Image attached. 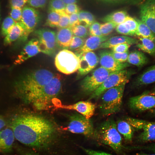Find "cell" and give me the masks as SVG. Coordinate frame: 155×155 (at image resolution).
I'll return each instance as SVG.
<instances>
[{
    "mask_svg": "<svg viewBox=\"0 0 155 155\" xmlns=\"http://www.w3.org/2000/svg\"><path fill=\"white\" fill-rule=\"evenodd\" d=\"M10 126L17 140L35 149L46 148L55 135L53 124L38 115L26 114L17 116L12 119Z\"/></svg>",
    "mask_w": 155,
    "mask_h": 155,
    "instance_id": "cell-1",
    "label": "cell"
},
{
    "mask_svg": "<svg viewBox=\"0 0 155 155\" xmlns=\"http://www.w3.org/2000/svg\"><path fill=\"white\" fill-rule=\"evenodd\" d=\"M54 75L46 69L35 70L16 82L14 85L15 92L23 101L30 104L35 95L50 81Z\"/></svg>",
    "mask_w": 155,
    "mask_h": 155,
    "instance_id": "cell-2",
    "label": "cell"
},
{
    "mask_svg": "<svg viewBox=\"0 0 155 155\" xmlns=\"http://www.w3.org/2000/svg\"><path fill=\"white\" fill-rule=\"evenodd\" d=\"M94 137L117 152H119L122 149L121 136L117 129L116 123L112 119L100 124L94 130Z\"/></svg>",
    "mask_w": 155,
    "mask_h": 155,
    "instance_id": "cell-3",
    "label": "cell"
},
{
    "mask_svg": "<svg viewBox=\"0 0 155 155\" xmlns=\"http://www.w3.org/2000/svg\"><path fill=\"white\" fill-rule=\"evenodd\" d=\"M60 77L55 75L50 81L35 95L30 104L38 110H44L53 107L52 101L59 94L61 88Z\"/></svg>",
    "mask_w": 155,
    "mask_h": 155,
    "instance_id": "cell-4",
    "label": "cell"
},
{
    "mask_svg": "<svg viewBox=\"0 0 155 155\" xmlns=\"http://www.w3.org/2000/svg\"><path fill=\"white\" fill-rule=\"evenodd\" d=\"M127 82L110 88L100 96L99 108L104 115L116 113L120 110L122 105L124 89Z\"/></svg>",
    "mask_w": 155,
    "mask_h": 155,
    "instance_id": "cell-5",
    "label": "cell"
},
{
    "mask_svg": "<svg viewBox=\"0 0 155 155\" xmlns=\"http://www.w3.org/2000/svg\"><path fill=\"white\" fill-rule=\"evenodd\" d=\"M132 73L125 69L111 72L101 85L90 95L89 99L98 98L107 90L123 83L128 82Z\"/></svg>",
    "mask_w": 155,
    "mask_h": 155,
    "instance_id": "cell-6",
    "label": "cell"
},
{
    "mask_svg": "<svg viewBox=\"0 0 155 155\" xmlns=\"http://www.w3.org/2000/svg\"><path fill=\"white\" fill-rule=\"evenodd\" d=\"M79 58L71 51L63 49L56 55L55 65L57 70L65 74H70L78 70L80 65Z\"/></svg>",
    "mask_w": 155,
    "mask_h": 155,
    "instance_id": "cell-7",
    "label": "cell"
},
{
    "mask_svg": "<svg viewBox=\"0 0 155 155\" xmlns=\"http://www.w3.org/2000/svg\"><path fill=\"white\" fill-rule=\"evenodd\" d=\"M111 72L101 66L94 70L82 81L81 87L82 91L86 94L91 95Z\"/></svg>",
    "mask_w": 155,
    "mask_h": 155,
    "instance_id": "cell-8",
    "label": "cell"
},
{
    "mask_svg": "<svg viewBox=\"0 0 155 155\" xmlns=\"http://www.w3.org/2000/svg\"><path fill=\"white\" fill-rule=\"evenodd\" d=\"M66 129L73 133L82 134L88 137H94V130L92 121L82 115H71Z\"/></svg>",
    "mask_w": 155,
    "mask_h": 155,
    "instance_id": "cell-9",
    "label": "cell"
},
{
    "mask_svg": "<svg viewBox=\"0 0 155 155\" xmlns=\"http://www.w3.org/2000/svg\"><path fill=\"white\" fill-rule=\"evenodd\" d=\"M40 20L38 11L30 6H25L22 10L21 18L19 23L24 32L20 39L22 41L26 40L29 34L33 31Z\"/></svg>",
    "mask_w": 155,
    "mask_h": 155,
    "instance_id": "cell-10",
    "label": "cell"
},
{
    "mask_svg": "<svg viewBox=\"0 0 155 155\" xmlns=\"http://www.w3.org/2000/svg\"><path fill=\"white\" fill-rule=\"evenodd\" d=\"M34 33L38 38L40 52L49 55L52 54L57 46L55 32L47 28H42L36 30Z\"/></svg>",
    "mask_w": 155,
    "mask_h": 155,
    "instance_id": "cell-11",
    "label": "cell"
},
{
    "mask_svg": "<svg viewBox=\"0 0 155 155\" xmlns=\"http://www.w3.org/2000/svg\"><path fill=\"white\" fill-rule=\"evenodd\" d=\"M129 106L132 110L137 111H143L155 107V96L145 92L137 96L130 98Z\"/></svg>",
    "mask_w": 155,
    "mask_h": 155,
    "instance_id": "cell-12",
    "label": "cell"
},
{
    "mask_svg": "<svg viewBox=\"0 0 155 155\" xmlns=\"http://www.w3.org/2000/svg\"><path fill=\"white\" fill-rule=\"evenodd\" d=\"M140 20L155 35V0H145L140 6Z\"/></svg>",
    "mask_w": 155,
    "mask_h": 155,
    "instance_id": "cell-13",
    "label": "cell"
},
{
    "mask_svg": "<svg viewBox=\"0 0 155 155\" xmlns=\"http://www.w3.org/2000/svg\"><path fill=\"white\" fill-rule=\"evenodd\" d=\"M78 77L84 76L91 71L98 64L99 59L94 52H85L80 56Z\"/></svg>",
    "mask_w": 155,
    "mask_h": 155,
    "instance_id": "cell-14",
    "label": "cell"
},
{
    "mask_svg": "<svg viewBox=\"0 0 155 155\" xmlns=\"http://www.w3.org/2000/svg\"><path fill=\"white\" fill-rule=\"evenodd\" d=\"M99 61L101 66L111 72L123 70L130 66L126 63H121L115 59L112 55L110 51L102 50L99 53Z\"/></svg>",
    "mask_w": 155,
    "mask_h": 155,
    "instance_id": "cell-15",
    "label": "cell"
},
{
    "mask_svg": "<svg viewBox=\"0 0 155 155\" xmlns=\"http://www.w3.org/2000/svg\"><path fill=\"white\" fill-rule=\"evenodd\" d=\"M39 44L38 39L36 38L31 39L25 45L18 55L14 64L16 65L20 64L40 52Z\"/></svg>",
    "mask_w": 155,
    "mask_h": 155,
    "instance_id": "cell-16",
    "label": "cell"
},
{
    "mask_svg": "<svg viewBox=\"0 0 155 155\" xmlns=\"http://www.w3.org/2000/svg\"><path fill=\"white\" fill-rule=\"evenodd\" d=\"M111 36H90L85 41L83 46L75 51L74 53L79 58L84 53L98 49L100 44L110 37Z\"/></svg>",
    "mask_w": 155,
    "mask_h": 155,
    "instance_id": "cell-17",
    "label": "cell"
},
{
    "mask_svg": "<svg viewBox=\"0 0 155 155\" xmlns=\"http://www.w3.org/2000/svg\"><path fill=\"white\" fill-rule=\"evenodd\" d=\"M15 137L11 129L0 131V153H7L12 149Z\"/></svg>",
    "mask_w": 155,
    "mask_h": 155,
    "instance_id": "cell-18",
    "label": "cell"
},
{
    "mask_svg": "<svg viewBox=\"0 0 155 155\" xmlns=\"http://www.w3.org/2000/svg\"><path fill=\"white\" fill-rule=\"evenodd\" d=\"M137 26L136 19L128 16L123 22L117 25L116 30L121 34L126 36L134 35Z\"/></svg>",
    "mask_w": 155,
    "mask_h": 155,
    "instance_id": "cell-19",
    "label": "cell"
},
{
    "mask_svg": "<svg viewBox=\"0 0 155 155\" xmlns=\"http://www.w3.org/2000/svg\"><path fill=\"white\" fill-rule=\"evenodd\" d=\"M73 36L69 28H59L56 34L57 46L61 49H69Z\"/></svg>",
    "mask_w": 155,
    "mask_h": 155,
    "instance_id": "cell-20",
    "label": "cell"
},
{
    "mask_svg": "<svg viewBox=\"0 0 155 155\" xmlns=\"http://www.w3.org/2000/svg\"><path fill=\"white\" fill-rule=\"evenodd\" d=\"M138 42L137 39L127 36H113L102 43L98 49L111 48L116 45L123 43H127L131 45L136 44Z\"/></svg>",
    "mask_w": 155,
    "mask_h": 155,
    "instance_id": "cell-21",
    "label": "cell"
},
{
    "mask_svg": "<svg viewBox=\"0 0 155 155\" xmlns=\"http://www.w3.org/2000/svg\"><path fill=\"white\" fill-rule=\"evenodd\" d=\"M140 129L142 130L139 137L141 140L147 142L155 140V122L142 120Z\"/></svg>",
    "mask_w": 155,
    "mask_h": 155,
    "instance_id": "cell-22",
    "label": "cell"
},
{
    "mask_svg": "<svg viewBox=\"0 0 155 155\" xmlns=\"http://www.w3.org/2000/svg\"><path fill=\"white\" fill-rule=\"evenodd\" d=\"M155 82V64L147 69L137 78L135 84L137 86H141Z\"/></svg>",
    "mask_w": 155,
    "mask_h": 155,
    "instance_id": "cell-23",
    "label": "cell"
},
{
    "mask_svg": "<svg viewBox=\"0 0 155 155\" xmlns=\"http://www.w3.org/2000/svg\"><path fill=\"white\" fill-rule=\"evenodd\" d=\"M24 30L19 22H16L9 33L5 36L3 41L5 45H7L22 37Z\"/></svg>",
    "mask_w": 155,
    "mask_h": 155,
    "instance_id": "cell-24",
    "label": "cell"
},
{
    "mask_svg": "<svg viewBox=\"0 0 155 155\" xmlns=\"http://www.w3.org/2000/svg\"><path fill=\"white\" fill-rule=\"evenodd\" d=\"M148 61V58L144 53L136 50L129 53L127 59L128 63L138 67L145 65Z\"/></svg>",
    "mask_w": 155,
    "mask_h": 155,
    "instance_id": "cell-25",
    "label": "cell"
},
{
    "mask_svg": "<svg viewBox=\"0 0 155 155\" xmlns=\"http://www.w3.org/2000/svg\"><path fill=\"white\" fill-rule=\"evenodd\" d=\"M117 129L123 136L127 142H130L132 139L134 129L126 121L119 120L116 123Z\"/></svg>",
    "mask_w": 155,
    "mask_h": 155,
    "instance_id": "cell-26",
    "label": "cell"
},
{
    "mask_svg": "<svg viewBox=\"0 0 155 155\" xmlns=\"http://www.w3.org/2000/svg\"><path fill=\"white\" fill-rule=\"evenodd\" d=\"M96 108L95 105L90 101H81L78 102L77 111L90 119L94 115Z\"/></svg>",
    "mask_w": 155,
    "mask_h": 155,
    "instance_id": "cell-27",
    "label": "cell"
},
{
    "mask_svg": "<svg viewBox=\"0 0 155 155\" xmlns=\"http://www.w3.org/2000/svg\"><path fill=\"white\" fill-rule=\"evenodd\" d=\"M128 16L125 11H117L105 16L101 20L104 22H111L118 25L123 22Z\"/></svg>",
    "mask_w": 155,
    "mask_h": 155,
    "instance_id": "cell-28",
    "label": "cell"
},
{
    "mask_svg": "<svg viewBox=\"0 0 155 155\" xmlns=\"http://www.w3.org/2000/svg\"><path fill=\"white\" fill-rule=\"evenodd\" d=\"M136 20L138 26L135 35L139 37L149 39L155 43V35L142 21L137 19Z\"/></svg>",
    "mask_w": 155,
    "mask_h": 155,
    "instance_id": "cell-29",
    "label": "cell"
},
{
    "mask_svg": "<svg viewBox=\"0 0 155 155\" xmlns=\"http://www.w3.org/2000/svg\"><path fill=\"white\" fill-rule=\"evenodd\" d=\"M139 39L136 46L143 52L151 55L155 56V43L146 38L139 37Z\"/></svg>",
    "mask_w": 155,
    "mask_h": 155,
    "instance_id": "cell-30",
    "label": "cell"
},
{
    "mask_svg": "<svg viewBox=\"0 0 155 155\" xmlns=\"http://www.w3.org/2000/svg\"><path fill=\"white\" fill-rule=\"evenodd\" d=\"M78 18L80 24L86 27H89L95 21L94 16L91 13L85 11H80L78 13Z\"/></svg>",
    "mask_w": 155,
    "mask_h": 155,
    "instance_id": "cell-31",
    "label": "cell"
},
{
    "mask_svg": "<svg viewBox=\"0 0 155 155\" xmlns=\"http://www.w3.org/2000/svg\"><path fill=\"white\" fill-rule=\"evenodd\" d=\"M59 13L54 11H49L45 25L50 27H57L60 18Z\"/></svg>",
    "mask_w": 155,
    "mask_h": 155,
    "instance_id": "cell-32",
    "label": "cell"
},
{
    "mask_svg": "<svg viewBox=\"0 0 155 155\" xmlns=\"http://www.w3.org/2000/svg\"><path fill=\"white\" fill-rule=\"evenodd\" d=\"M16 22L9 16L6 17L3 20L1 28V34L6 36L11 30Z\"/></svg>",
    "mask_w": 155,
    "mask_h": 155,
    "instance_id": "cell-33",
    "label": "cell"
},
{
    "mask_svg": "<svg viewBox=\"0 0 155 155\" xmlns=\"http://www.w3.org/2000/svg\"><path fill=\"white\" fill-rule=\"evenodd\" d=\"M66 6V5L62 0H50L49 10L59 13L65 12Z\"/></svg>",
    "mask_w": 155,
    "mask_h": 155,
    "instance_id": "cell-34",
    "label": "cell"
},
{
    "mask_svg": "<svg viewBox=\"0 0 155 155\" xmlns=\"http://www.w3.org/2000/svg\"><path fill=\"white\" fill-rule=\"evenodd\" d=\"M71 29L74 36L83 38L86 37L89 33L87 28L81 24L75 26Z\"/></svg>",
    "mask_w": 155,
    "mask_h": 155,
    "instance_id": "cell-35",
    "label": "cell"
},
{
    "mask_svg": "<svg viewBox=\"0 0 155 155\" xmlns=\"http://www.w3.org/2000/svg\"><path fill=\"white\" fill-rule=\"evenodd\" d=\"M117 25L111 22H106L100 24V30L102 36H107L111 33Z\"/></svg>",
    "mask_w": 155,
    "mask_h": 155,
    "instance_id": "cell-36",
    "label": "cell"
},
{
    "mask_svg": "<svg viewBox=\"0 0 155 155\" xmlns=\"http://www.w3.org/2000/svg\"><path fill=\"white\" fill-rule=\"evenodd\" d=\"M85 41L84 38L73 36L69 49L71 50L76 51L83 46Z\"/></svg>",
    "mask_w": 155,
    "mask_h": 155,
    "instance_id": "cell-37",
    "label": "cell"
},
{
    "mask_svg": "<svg viewBox=\"0 0 155 155\" xmlns=\"http://www.w3.org/2000/svg\"><path fill=\"white\" fill-rule=\"evenodd\" d=\"M100 24L95 21L89 27V33L90 36H102L100 30Z\"/></svg>",
    "mask_w": 155,
    "mask_h": 155,
    "instance_id": "cell-38",
    "label": "cell"
},
{
    "mask_svg": "<svg viewBox=\"0 0 155 155\" xmlns=\"http://www.w3.org/2000/svg\"><path fill=\"white\" fill-rule=\"evenodd\" d=\"M22 8L11 7L10 16L16 22H20L21 20L22 14Z\"/></svg>",
    "mask_w": 155,
    "mask_h": 155,
    "instance_id": "cell-39",
    "label": "cell"
},
{
    "mask_svg": "<svg viewBox=\"0 0 155 155\" xmlns=\"http://www.w3.org/2000/svg\"><path fill=\"white\" fill-rule=\"evenodd\" d=\"M59 13L61 16L57 27L59 28L69 27V15L66 13L65 12Z\"/></svg>",
    "mask_w": 155,
    "mask_h": 155,
    "instance_id": "cell-40",
    "label": "cell"
},
{
    "mask_svg": "<svg viewBox=\"0 0 155 155\" xmlns=\"http://www.w3.org/2000/svg\"><path fill=\"white\" fill-rule=\"evenodd\" d=\"M110 52L114 58L119 62L124 63L127 61L129 54L128 51L123 53H116L112 51Z\"/></svg>",
    "mask_w": 155,
    "mask_h": 155,
    "instance_id": "cell-41",
    "label": "cell"
},
{
    "mask_svg": "<svg viewBox=\"0 0 155 155\" xmlns=\"http://www.w3.org/2000/svg\"><path fill=\"white\" fill-rule=\"evenodd\" d=\"M131 45L127 43H123L116 45L112 48V51L118 53H123L128 51Z\"/></svg>",
    "mask_w": 155,
    "mask_h": 155,
    "instance_id": "cell-42",
    "label": "cell"
},
{
    "mask_svg": "<svg viewBox=\"0 0 155 155\" xmlns=\"http://www.w3.org/2000/svg\"><path fill=\"white\" fill-rule=\"evenodd\" d=\"M80 11L79 6L76 3H73L66 5L65 12L69 15L74 13H78Z\"/></svg>",
    "mask_w": 155,
    "mask_h": 155,
    "instance_id": "cell-43",
    "label": "cell"
},
{
    "mask_svg": "<svg viewBox=\"0 0 155 155\" xmlns=\"http://www.w3.org/2000/svg\"><path fill=\"white\" fill-rule=\"evenodd\" d=\"M47 0H29L28 3L34 8H42L45 6Z\"/></svg>",
    "mask_w": 155,
    "mask_h": 155,
    "instance_id": "cell-44",
    "label": "cell"
},
{
    "mask_svg": "<svg viewBox=\"0 0 155 155\" xmlns=\"http://www.w3.org/2000/svg\"><path fill=\"white\" fill-rule=\"evenodd\" d=\"M80 24L78 13H74L69 15V28L71 29Z\"/></svg>",
    "mask_w": 155,
    "mask_h": 155,
    "instance_id": "cell-45",
    "label": "cell"
},
{
    "mask_svg": "<svg viewBox=\"0 0 155 155\" xmlns=\"http://www.w3.org/2000/svg\"><path fill=\"white\" fill-rule=\"evenodd\" d=\"M104 2L110 3H129L136 4L139 3L140 0H100Z\"/></svg>",
    "mask_w": 155,
    "mask_h": 155,
    "instance_id": "cell-46",
    "label": "cell"
},
{
    "mask_svg": "<svg viewBox=\"0 0 155 155\" xmlns=\"http://www.w3.org/2000/svg\"><path fill=\"white\" fill-rule=\"evenodd\" d=\"M29 0H9L11 7L22 8Z\"/></svg>",
    "mask_w": 155,
    "mask_h": 155,
    "instance_id": "cell-47",
    "label": "cell"
},
{
    "mask_svg": "<svg viewBox=\"0 0 155 155\" xmlns=\"http://www.w3.org/2000/svg\"><path fill=\"white\" fill-rule=\"evenodd\" d=\"M83 150L88 155H112L108 153L82 147Z\"/></svg>",
    "mask_w": 155,
    "mask_h": 155,
    "instance_id": "cell-48",
    "label": "cell"
},
{
    "mask_svg": "<svg viewBox=\"0 0 155 155\" xmlns=\"http://www.w3.org/2000/svg\"><path fill=\"white\" fill-rule=\"evenodd\" d=\"M6 125V121L0 115V131Z\"/></svg>",
    "mask_w": 155,
    "mask_h": 155,
    "instance_id": "cell-49",
    "label": "cell"
},
{
    "mask_svg": "<svg viewBox=\"0 0 155 155\" xmlns=\"http://www.w3.org/2000/svg\"><path fill=\"white\" fill-rule=\"evenodd\" d=\"M66 5L76 3L78 0H62Z\"/></svg>",
    "mask_w": 155,
    "mask_h": 155,
    "instance_id": "cell-50",
    "label": "cell"
},
{
    "mask_svg": "<svg viewBox=\"0 0 155 155\" xmlns=\"http://www.w3.org/2000/svg\"><path fill=\"white\" fill-rule=\"evenodd\" d=\"M22 155H39L37 153L33 151H28L24 152Z\"/></svg>",
    "mask_w": 155,
    "mask_h": 155,
    "instance_id": "cell-51",
    "label": "cell"
},
{
    "mask_svg": "<svg viewBox=\"0 0 155 155\" xmlns=\"http://www.w3.org/2000/svg\"><path fill=\"white\" fill-rule=\"evenodd\" d=\"M150 112L152 115L155 116V108L151 110Z\"/></svg>",
    "mask_w": 155,
    "mask_h": 155,
    "instance_id": "cell-52",
    "label": "cell"
},
{
    "mask_svg": "<svg viewBox=\"0 0 155 155\" xmlns=\"http://www.w3.org/2000/svg\"><path fill=\"white\" fill-rule=\"evenodd\" d=\"M149 93L150 95L154 96L155 95V87L152 91Z\"/></svg>",
    "mask_w": 155,
    "mask_h": 155,
    "instance_id": "cell-53",
    "label": "cell"
},
{
    "mask_svg": "<svg viewBox=\"0 0 155 155\" xmlns=\"http://www.w3.org/2000/svg\"><path fill=\"white\" fill-rule=\"evenodd\" d=\"M138 155H155V154H140Z\"/></svg>",
    "mask_w": 155,
    "mask_h": 155,
    "instance_id": "cell-54",
    "label": "cell"
},
{
    "mask_svg": "<svg viewBox=\"0 0 155 155\" xmlns=\"http://www.w3.org/2000/svg\"><path fill=\"white\" fill-rule=\"evenodd\" d=\"M1 5H0V22H1Z\"/></svg>",
    "mask_w": 155,
    "mask_h": 155,
    "instance_id": "cell-55",
    "label": "cell"
},
{
    "mask_svg": "<svg viewBox=\"0 0 155 155\" xmlns=\"http://www.w3.org/2000/svg\"><path fill=\"white\" fill-rule=\"evenodd\" d=\"M152 149H153V150L155 151V145H154L152 148Z\"/></svg>",
    "mask_w": 155,
    "mask_h": 155,
    "instance_id": "cell-56",
    "label": "cell"
},
{
    "mask_svg": "<svg viewBox=\"0 0 155 155\" xmlns=\"http://www.w3.org/2000/svg\"><path fill=\"white\" fill-rule=\"evenodd\" d=\"M3 67V66H2L0 65V68H2Z\"/></svg>",
    "mask_w": 155,
    "mask_h": 155,
    "instance_id": "cell-57",
    "label": "cell"
},
{
    "mask_svg": "<svg viewBox=\"0 0 155 155\" xmlns=\"http://www.w3.org/2000/svg\"></svg>",
    "mask_w": 155,
    "mask_h": 155,
    "instance_id": "cell-58",
    "label": "cell"
}]
</instances>
